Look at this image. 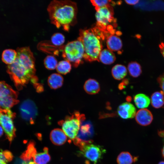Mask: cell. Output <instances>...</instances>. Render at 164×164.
Masks as SVG:
<instances>
[{"mask_svg":"<svg viewBox=\"0 0 164 164\" xmlns=\"http://www.w3.org/2000/svg\"><path fill=\"white\" fill-rule=\"evenodd\" d=\"M152 106L156 108H164V93L162 91L153 93L151 97Z\"/></svg>","mask_w":164,"mask_h":164,"instance_id":"cell-20","label":"cell"},{"mask_svg":"<svg viewBox=\"0 0 164 164\" xmlns=\"http://www.w3.org/2000/svg\"><path fill=\"white\" fill-rule=\"evenodd\" d=\"M0 164H7V163L3 162L0 160Z\"/></svg>","mask_w":164,"mask_h":164,"instance_id":"cell-38","label":"cell"},{"mask_svg":"<svg viewBox=\"0 0 164 164\" xmlns=\"http://www.w3.org/2000/svg\"><path fill=\"white\" fill-rule=\"evenodd\" d=\"M63 77L58 73H53L51 74L48 79V83L52 89H56L61 87L63 83Z\"/></svg>","mask_w":164,"mask_h":164,"instance_id":"cell-18","label":"cell"},{"mask_svg":"<svg viewBox=\"0 0 164 164\" xmlns=\"http://www.w3.org/2000/svg\"><path fill=\"white\" fill-rule=\"evenodd\" d=\"M116 59L115 55L112 51L108 49H104L100 52L99 60L102 63L111 64L114 62Z\"/></svg>","mask_w":164,"mask_h":164,"instance_id":"cell-16","label":"cell"},{"mask_svg":"<svg viewBox=\"0 0 164 164\" xmlns=\"http://www.w3.org/2000/svg\"><path fill=\"white\" fill-rule=\"evenodd\" d=\"M78 146L80 149V154L94 164H96L100 161L106 152L105 149L101 146L89 141H82Z\"/></svg>","mask_w":164,"mask_h":164,"instance_id":"cell-7","label":"cell"},{"mask_svg":"<svg viewBox=\"0 0 164 164\" xmlns=\"http://www.w3.org/2000/svg\"><path fill=\"white\" fill-rule=\"evenodd\" d=\"M3 133V129L1 125H0V137L2 135Z\"/></svg>","mask_w":164,"mask_h":164,"instance_id":"cell-36","label":"cell"},{"mask_svg":"<svg viewBox=\"0 0 164 164\" xmlns=\"http://www.w3.org/2000/svg\"><path fill=\"white\" fill-rule=\"evenodd\" d=\"M103 34L96 27L80 30L79 36L77 39L81 41L84 46V53L83 58L85 60L90 62L99 61V55L102 49L101 40L104 39Z\"/></svg>","mask_w":164,"mask_h":164,"instance_id":"cell-3","label":"cell"},{"mask_svg":"<svg viewBox=\"0 0 164 164\" xmlns=\"http://www.w3.org/2000/svg\"><path fill=\"white\" fill-rule=\"evenodd\" d=\"M17 54V52L15 50L10 49H5L2 52V60L8 65L11 64L15 60Z\"/></svg>","mask_w":164,"mask_h":164,"instance_id":"cell-22","label":"cell"},{"mask_svg":"<svg viewBox=\"0 0 164 164\" xmlns=\"http://www.w3.org/2000/svg\"><path fill=\"white\" fill-rule=\"evenodd\" d=\"M84 118V114L76 111L71 115L67 116L64 119L59 121L58 124L62 126L63 131L68 137L73 141L77 137Z\"/></svg>","mask_w":164,"mask_h":164,"instance_id":"cell-6","label":"cell"},{"mask_svg":"<svg viewBox=\"0 0 164 164\" xmlns=\"http://www.w3.org/2000/svg\"><path fill=\"white\" fill-rule=\"evenodd\" d=\"M92 5L95 7V9L100 8L111 6V3H114L111 0H97L91 1Z\"/></svg>","mask_w":164,"mask_h":164,"instance_id":"cell-29","label":"cell"},{"mask_svg":"<svg viewBox=\"0 0 164 164\" xmlns=\"http://www.w3.org/2000/svg\"><path fill=\"white\" fill-rule=\"evenodd\" d=\"M18 93L3 81H0V108L10 109L19 103Z\"/></svg>","mask_w":164,"mask_h":164,"instance_id":"cell-8","label":"cell"},{"mask_svg":"<svg viewBox=\"0 0 164 164\" xmlns=\"http://www.w3.org/2000/svg\"><path fill=\"white\" fill-rule=\"evenodd\" d=\"M135 160L132 155L127 152H121L117 159L118 164H132Z\"/></svg>","mask_w":164,"mask_h":164,"instance_id":"cell-24","label":"cell"},{"mask_svg":"<svg viewBox=\"0 0 164 164\" xmlns=\"http://www.w3.org/2000/svg\"><path fill=\"white\" fill-rule=\"evenodd\" d=\"M128 83V80H127L125 79L123 80L122 82L119 85V88L120 90L123 89L124 87L126 85H127Z\"/></svg>","mask_w":164,"mask_h":164,"instance_id":"cell-32","label":"cell"},{"mask_svg":"<svg viewBox=\"0 0 164 164\" xmlns=\"http://www.w3.org/2000/svg\"><path fill=\"white\" fill-rule=\"evenodd\" d=\"M159 47L161 53L164 57V43L162 42L159 45Z\"/></svg>","mask_w":164,"mask_h":164,"instance_id":"cell-35","label":"cell"},{"mask_svg":"<svg viewBox=\"0 0 164 164\" xmlns=\"http://www.w3.org/2000/svg\"><path fill=\"white\" fill-rule=\"evenodd\" d=\"M50 159L48 149L47 147L43 149V152L36 153L33 158L34 161L36 164H47Z\"/></svg>","mask_w":164,"mask_h":164,"instance_id":"cell-21","label":"cell"},{"mask_svg":"<svg viewBox=\"0 0 164 164\" xmlns=\"http://www.w3.org/2000/svg\"><path fill=\"white\" fill-rule=\"evenodd\" d=\"M24 164H36L32 161H29L27 162H26Z\"/></svg>","mask_w":164,"mask_h":164,"instance_id":"cell-37","label":"cell"},{"mask_svg":"<svg viewBox=\"0 0 164 164\" xmlns=\"http://www.w3.org/2000/svg\"><path fill=\"white\" fill-rule=\"evenodd\" d=\"M96 27L103 33H114L116 20L114 16L111 6L103 7L96 9Z\"/></svg>","mask_w":164,"mask_h":164,"instance_id":"cell-5","label":"cell"},{"mask_svg":"<svg viewBox=\"0 0 164 164\" xmlns=\"http://www.w3.org/2000/svg\"><path fill=\"white\" fill-rule=\"evenodd\" d=\"M134 100L136 106L138 108L144 109L148 106L150 99L145 95L139 94L136 95L134 97Z\"/></svg>","mask_w":164,"mask_h":164,"instance_id":"cell-23","label":"cell"},{"mask_svg":"<svg viewBox=\"0 0 164 164\" xmlns=\"http://www.w3.org/2000/svg\"><path fill=\"white\" fill-rule=\"evenodd\" d=\"M56 68L57 72L59 73L66 74L71 70V64L67 60H61L58 63Z\"/></svg>","mask_w":164,"mask_h":164,"instance_id":"cell-26","label":"cell"},{"mask_svg":"<svg viewBox=\"0 0 164 164\" xmlns=\"http://www.w3.org/2000/svg\"><path fill=\"white\" fill-rule=\"evenodd\" d=\"M50 138L52 142L56 145H63L67 139V135L63 130L59 128L53 130L50 132Z\"/></svg>","mask_w":164,"mask_h":164,"instance_id":"cell-13","label":"cell"},{"mask_svg":"<svg viewBox=\"0 0 164 164\" xmlns=\"http://www.w3.org/2000/svg\"><path fill=\"white\" fill-rule=\"evenodd\" d=\"M127 69L124 65L118 64L114 66L111 71L113 78L117 80H120L124 78L127 74Z\"/></svg>","mask_w":164,"mask_h":164,"instance_id":"cell-19","label":"cell"},{"mask_svg":"<svg viewBox=\"0 0 164 164\" xmlns=\"http://www.w3.org/2000/svg\"><path fill=\"white\" fill-rule=\"evenodd\" d=\"M106 45L108 49L112 51H120L122 48V44L120 38L114 34L108 37Z\"/></svg>","mask_w":164,"mask_h":164,"instance_id":"cell-14","label":"cell"},{"mask_svg":"<svg viewBox=\"0 0 164 164\" xmlns=\"http://www.w3.org/2000/svg\"><path fill=\"white\" fill-rule=\"evenodd\" d=\"M15 115L9 109L0 108V125L10 143L15 136L16 129L13 121Z\"/></svg>","mask_w":164,"mask_h":164,"instance_id":"cell-9","label":"cell"},{"mask_svg":"<svg viewBox=\"0 0 164 164\" xmlns=\"http://www.w3.org/2000/svg\"><path fill=\"white\" fill-rule=\"evenodd\" d=\"M157 81L162 91L164 93V73L158 77Z\"/></svg>","mask_w":164,"mask_h":164,"instance_id":"cell-31","label":"cell"},{"mask_svg":"<svg viewBox=\"0 0 164 164\" xmlns=\"http://www.w3.org/2000/svg\"><path fill=\"white\" fill-rule=\"evenodd\" d=\"M44 63L46 68L49 70H53L56 68L58 63L54 56L49 55L45 58Z\"/></svg>","mask_w":164,"mask_h":164,"instance_id":"cell-28","label":"cell"},{"mask_svg":"<svg viewBox=\"0 0 164 164\" xmlns=\"http://www.w3.org/2000/svg\"><path fill=\"white\" fill-rule=\"evenodd\" d=\"M117 112L118 115L121 118L128 119L135 116L136 110L132 104L126 102L123 103L118 106Z\"/></svg>","mask_w":164,"mask_h":164,"instance_id":"cell-11","label":"cell"},{"mask_svg":"<svg viewBox=\"0 0 164 164\" xmlns=\"http://www.w3.org/2000/svg\"><path fill=\"white\" fill-rule=\"evenodd\" d=\"M162 156L164 157V146L162 149Z\"/></svg>","mask_w":164,"mask_h":164,"instance_id":"cell-39","label":"cell"},{"mask_svg":"<svg viewBox=\"0 0 164 164\" xmlns=\"http://www.w3.org/2000/svg\"><path fill=\"white\" fill-rule=\"evenodd\" d=\"M158 164H164V161H162L159 162Z\"/></svg>","mask_w":164,"mask_h":164,"instance_id":"cell-40","label":"cell"},{"mask_svg":"<svg viewBox=\"0 0 164 164\" xmlns=\"http://www.w3.org/2000/svg\"><path fill=\"white\" fill-rule=\"evenodd\" d=\"M2 153L5 159L8 162H10L12 160L13 156L12 153L9 151L5 150L2 151Z\"/></svg>","mask_w":164,"mask_h":164,"instance_id":"cell-30","label":"cell"},{"mask_svg":"<svg viewBox=\"0 0 164 164\" xmlns=\"http://www.w3.org/2000/svg\"><path fill=\"white\" fill-rule=\"evenodd\" d=\"M65 41L64 36L62 33L56 32L53 34L51 38V42L56 47L60 48L63 46Z\"/></svg>","mask_w":164,"mask_h":164,"instance_id":"cell-27","label":"cell"},{"mask_svg":"<svg viewBox=\"0 0 164 164\" xmlns=\"http://www.w3.org/2000/svg\"><path fill=\"white\" fill-rule=\"evenodd\" d=\"M60 50L65 60L69 61L74 67H77L82 63L84 50L82 42L79 39L68 42L62 46Z\"/></svg>","mask_w":164,"mask_h":164,"instance_id":"cell-4","label":"cell"},{"mask_svg":"<svg viewBox=\"0 0 164 164\" xmlns=\"http://www.w3.org/2000/svg\"><path fill=\"white\" fill-rule=\"evenodd\" d=\"M128 69L130 76L133 77H137L142 73L140 65L136 62H132L128 65Z\"/></svg>","mask_w":164,"mask_h":164,"instance_id":"cell-25","label":"cell"},{"mask_svg":"<svg viewBox=\"0 0 164 164\" xmlns=\"http://www.w3.org/2000/svg\"><path fill=\"white\" fill-rule=\"evenodd\" d=\"M17 56L12 64L8 65L7 72L19 90L36 76L35 58L29 46L18 48Z\"/></svg>","mask_w":164,"mask_h":164,"instance_id":"cell-1","label":"cell"},{"mask_svg":"<svg viewBox=\"0 0 164 164\" xmlns=\"http://www.w3.org/2000/svg\"><path fill=\"white\" fill-rule=\"evenodd\" d=\"M25 162L20 158H17L15 161L14 164H24Z\"/></svg>","mask_w":164,"mask_h":164,"instance_id":"cell-33","label":"cell"},{"mask_svg":"<svg viewBox=\"0 0 164 164\" xmlns=\"http://www.w3.org/2000/svg\"><path fill=\"white\" fill-rule=\"evenodd\" d=\"M77 10L76 3L68 0H53L47 8L51 23L66 31L76 23Z\"/></svg>","mask_w":164,"mask_h":164,"instance_id":"cell-2","label":"cell"},{"mask_svg":"<svg viewBox=\"0 0 164 164\" xmlns=\"http://www.w3.org/2000/svg\"><path fill=\"white\" fill-rule=\"evenodd\" d=\"M135 119L138 124L145 126L151 124L153 120V116L149 110L141 109L136 113Z\"/></svg>","mask_w":164,"mask_h":164,"instance_id":"cell-12","label":"cell"},{"mask_svg":"<svg viewBox=\"0 0 164 164\" xmlns=\"http://www.w3.org/2000/svg\"><path fill=\"white\" fill-rule=\"evenodd\" d=\"M36 153L35 143L33 141H31L28 143L26 149L22 154L20 158L25 162H28L33 158Z\"/></svg>","mask_w":164,"mask_h":164,"instance_id":"cell-17","label":"cell"},{"mask_svg":"<svg viewBox=\"0 0 164 164\" xmlns=\"http://www.w3.org/2000/svg\"><path fill=\"white\" fill-rule=\"evenodd\" d=\"M19 110L21 116L23 119L30 124L34 123L38 111L33 101L30 99L24 101L20 106Z\"/></svg>","mask_w":164,"mask_h":164,"instance_id":"cell-10","label":"cell"},{"mask_svg":"<svg viewBox=\"0 0 164 164\" xmlns=\"http://www.w3.org/2000/svg\"><path fill=\"white\" fill-rule=\"evenodd\" d=\"M139 0H125V2L128 4L130 5H134L137 3Z\"/></svg>","mask_w":164,"mask_h":164,"instance_id":"cell-34","label":"cell"},{"mask_svg":"<svg viewBox=\"0 0 164 164\" xmlns=\"http://www.w3.org/2000/svg\"><path fill=\"white\" fill-rule=\"evenodd\" d=\"M84 88L85 91L88 94L91 95L98 93L100 90L99 83L95 79L90 78L85 82Z\"/></svg>","mask_w":164,"mask_h":164,"instance_id":"cell-15","label":"cell"}]
</instances>
